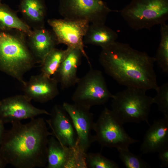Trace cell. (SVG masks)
<instances>
[{
	"label": "cell",
	"instance_id": "7c38bea8",
	"mask_svg": "<svg viewBox=\"0 0 168 168\" xmlns=\"http://www.w3.org/2000/svg\"><path fill=\"white\" fill-rule=\"evenodd\" d=\"M50 119L46 120L53 136L62 145L71 147L77 145V136L71 120L63 108L57 105L53 107Z\"/></svg>",
	"mask_w": 168,
	"mask_h": 168
},
{
	"label": "cell",
	"instance_id": "30bf717a",
	"mask_svg": "<svg viewBox=\"0 0 168 168\" xmlns=\"http://www.w3.org/2000/svg\"><path fill=\"white\" fill-rule=\"evenodd\" d=\"M62 106L70 117L77 136V145L86 153L91 144L95 141L91 135L94 122L90 108L75 103L67 102Z\"/></svg>",
	"mask_w": 168,
	"mask_h": 168
},
{
	"label": "cell",
	"instance_id": "5b68a950",
	"mask_svg": "<svg viewBox=\"0 0 168 168\" xmlns=\"http://www.w3.org/2000/svg\"><path fill=\"white\" fill-rule=\"evenodd\" d=\"M121 15L132 29H150L168 19V0H134Z\"/></svg>",
	"mask_w": 168,
	"mask_h": 168
},
{
	"label": "cell",
	"instance_id": "ffe728a7",
	"mask_svg": "<svg viewBox=\"0 0 168 168\" xmlns=\"http://www.w3.org/2000/svg\"><path fill=\"white\" fill-rule=\"evenodd\" d=\"M16 29L29 35L32 30L7 5L0 3V30Z\"/></svg>",
	"mask_w": 168,
	"mask_h": 168
},
{
	"label": "cell",
	"instance_id": "9a60e30c",
	"mask_svg": "<svg viewBox=\"0 0 168 168\" xmlns=\"http://www.w3.org/2000/svg\"><path fill=\"white\" fill-rule=\"evenodd\" d=\"M168 145V117L155 120L147 131L140 147L142 154L158 152Z\"/></svg>",
	"mask_w": 168,
	"mask_h": 168
},
{
	"label": "cell",
	"instance_id": "277c9868",
	"mask_svg": "<svg viewBox=\"0 0 168 168\" xmlns=\"http://www.w3.org/2000/svg\"><path fill=\"white\" fill-rule=\"evenodd\" d=\"M145 90L132 87L114 95L112 98V110L121 123H140L148 121L153 98Z\"/></svg>",
	"mask_w": 168,
	"mask_h": 168
},
{
	"label": "cell",
	"instance_id": "d6986e66",
	"mask_svg": "<svg viewBox=\"0 0 168 168\" xmlns=\"http://www.w3.org/2000/svg\"><path fill=\"white\" fill-rule=\"evenodd\" d=\"M117 33L105 24L90 23L84 36V44L99 46L102 48L115 42Z\"/></svg>",
	"mask_w": 168,
	"mask_h": 168
},
{
	"label": "cell",
	"instance_id": "603a6c76",
	"mask_svg": "<svg viewBox=\"0 0 168 168\" xmlns=\"http://www.w3.org/2000/svg\"><path fill=\"white\" fill-rule=\"evenodd\" d=\"M119 157L127 168H147L150 165L142 159L139 156L131 153L128 148L117 149Z\"/></svg>",
	"mask_w": 168,
	"mask_h": 168
},
{
	"label": "cell",
	"instance_id": "484cf974",
	"mask_svg": "<svg viewBox=\"0 0 168 168\" xmlns=\"http://www.w3.org/2000/svg\"><path fill=\"white\" fill-rule=\"evenodd\" d=\"M161 167H168V145L161 148L158 152Z\"/></svg>",
	"mask_w": 168,
	"mask_h": 168
},
{
	"label": "cell",
	"instance_id": "44dd1931",
	"mask_svg": "<svg viewBox=\"0 0 168 168\" xmlns=\"http://www.w3.org/2000/svg\"><path fill=\"white\" fill-rule=\"evenodd\" d=\"M67 51L54 48L45 57L41 63V73L50 77L56 73L63 62Z\"/></svg>",
	"mask_w": 168,
	"mask_h": 168
},
{
	"label": "cell",
	"instance_id": "4316f807",
	"mask_svg": "<svg viewBox=\"0 0 168 168\" xmlns=\"http://www.w3.org/2000/svg\"><path fill=\"white\" fill-rule=\"evenodd\" d=\"M4 124L2 121L0 120V143L2 140L5 131Z\"/></svg>",
	"mask_w": 168,
	"mask_h": 168
},
{
	"label": "cell",
	"instance_id": "4fadbf2b",
	"mask_svg": "<svg viewBox=\"0 0 168 168\" xmlns=\"http://www.w3.org/2000/svg\"><path fill=\"white\" fill-rule=\"evenodd\" d=\"M58 83L54 77H49L41 73L32 76L23 86L24 94L31 100L47 102L59 94Z\"/></svg>",
	"mask_w": 168,
	"mask_h": 168
},
{
	"label": "cell",
	"instance_id": "ac0fdd59",
	"mask_svg": "<svg viewBox=\"0 0 168 168\" xmlns=\"http://www.w3.org/2000/svg\"><path fill=\"white\" fill-rule=\"evenodd\" d=\"M20 8L25 22L31 28L44 27L46 10L42 0H21Z\"/></svg>",
	"mask_w": 168,
	"mask_h": 168
},
{
	"label": "cell",
	"instance_id": "f1b7e54d",
	"mask_svg": "<svg viewBox=\"0 0 168 168\" xmlns=\"http://www.w3.org/2000/svg\"><path fill=\"white\" fill-rule=\"evenodd\" d=\"M1 0H0V1H1Z\"/></svg>",
	"mask_w": 168,
	"mask_h": 168
},
{
	"label": "cell",
	"instance_id": "2e32d148",
	"mask_svg": "<svg viewBox=\"0 0 168 168\" xmlns=\"http://www.w3.org/2000/svg\"><path fill=\"white\" fill-rule=\"evenodd\" d=\"M76 146L68 147L61 144L53 136L48 143V168H73Z\"/></svg>",
	"mask_w": 168,
	"mask_h": 168
},
{
	"label": "cell",
	"instance_id": "6da1fadb",
	"mask_svg": "<svg viewBox=\"0 0 168 168\" xmlns=\"http://www.w3.org/2000/svg\"><path fill=\"white\" fill-rule=\"evenodd\" d=\"M0 143V154L7 163L17 168L46 166L49 131L46 120L33 118L28 123H12Z\"/></svg>",
	"mask_w": 168,
	"mask_h": 168
},
{
	"label": "cell",
	"instance_id": "cb8c5ba5",
	"mask_svg": "<svg viewBox=\"0 0 168 168\" xmlns=\"http://www.w3.org/2000/svg\"><path fill=\"white\" fill-rule=\"evenodd\" d=\"M86 161L87 168H118L119 167L114 161L103 156L100 153H86Z\"/></svg>",
	"mask_w": 168,
	"mask_h": 168
},
{
	"label": "cell",
	"instance_id": "e0dca14e",
	"mask_svg": "<svg viewBox=\"0 0 168 168\" xmlns=\"http://www.w3.org/2000/svg\"><path fill=\"white\" fill-rule=\"evenodd\" d=\"M27 37L29 48L36 62L41 63L57 44L54 34L44 27L34 29Z\"/></svg>",
	"mask_w": 168,
	"mask_h": 168
},
{
	"label": "cell",
	"instance_id": "83f0119b",
	"mask_svg": "<svg viewBox=\"0 0 168 168\" xmlns=\"http://www.w3.org/2000/svg\"><path fill=\"white\" fill-rule=\"evenodd\" d=\"M8 164L0 154V168H4Z\"/></svg>",
	"mask_w": 168,
	"mask_h": 168
},
{
	"label": "cell",
	"instance_id": "9c48e42d",
	"mask_svg": "<svg viewBox=\"0 0 168 168\" xmlns=\"http://www.w3.org/2000/svg\"><path fill=\"white\" fill-rule=\"evenodd\" d=\"M48 23L51 27L57 44H63L67 47L80 50L91 67L89 58L84 49L83 39L90 23L85 20L51 19Z\"/></svg>",
	"mask_w": 168,
	"mask_h": 168
},
{
	"label": "cell",
	"instance_id": "7a4b0ae2",
	"mask_svg": "<svg viewBox=\"0 0 168 168\" xmlns=\"http://www.w3.org/2000/svg\"><path fill=\"white\" fill-rule=\"evenodd\" d=\"M99 62L105 72L119 84L145 91L157 90L154 57L115 41L102 48Z\"/></svg>",
	"mask_w": 168,
	"mask_h": 168
},
{
	"label": "cell",
	"instance_id": "8fae6325",
	"mask_svg": "<svg viewBox=\"0 0 168 168\" xmlns=\"http://www.w3.org/2000/svg\"><path fill=\"white\" fill-rule=\"evenodd\" d=\"M24 94L8 97L0 100V120L4 124L33 119L42 114L50 115L46 110L34 106Z\"/></svg>",
	"mask_w": 168,
	"mask_h": 168
},
{
	"label": "cell",
	"instance_id": "3957f363",
	"mask_svg": "<svg viewBox=\"0 0 168 168\" xmlns=\"http://www.w3.org/2000/svg\"><path fill=\"white\" fill-rule=\"evenodd\" d=\"M27 35L16 29L0 30V70L24 85V76L36 61L28 44Z\"/></svg>",
	"mask_w": 168,
	"mask_h": 168
},
{
	"label": "cell",
	"instance_id": "d4e9b609",
	"mask_svg": "<svg viewBox=\"0 0 168 168\" xmlns=\"http://www.w3.org/2000/svg\"><path fill=\"white\" fill-rule=\"evenodd\" d=\"M156 91V95L153 98V103L157 105L159 110L164 117H168V83L159 86Z\"/></svg>",
	"mask_w": 168,
	"mask_h": 168
},
{
	"label": "cell",
	"instance_id": "5bb4252c",
	"mask_svg": "<svg viewBox=\"0 0 168 168\" xmlns=\"http://www.w3.org/2000/svg\"><path fill=\"white\" fill-rule=\"evenodd\" d=\"M65 57L53 76L63 89H68L77 84L78 67L81 64L83 54L79 49L67 47Z\"/></svg>",
	"mask_w": 168,
	"mask_h": 168
},
{
	"label": "cell",
	"instance_id": "ba28073f",
	"mask_svg": "<svg viewBox=\"0 0 168 168\" xmlns=\"http://www.w3.org/2000/svg\"><path fill=\"white\" fill-rule=\"evenodd\" d=\"M112 11L102 0H59V12L65 19L105 24Z\"/></svg>",
	"mask_w": 168,
	"mask_h": 168
},
{
	"label": "cell",
	"instance_id": "8992f818",
	"mask_svg": "<svg viewBox=\"0 0 168 168\" xmlns=\"http://www.w3.org/2000/svg\"><path fill=\"white\" fill-rule=\"evenodd\" d=\"M112 110L105 107L97 120L94 122L93 130L95 141L102 147L128 148L139 141L132 138L126 133L123 126Z\"/></svg>",
	"mask_w": 168,
	"mask_h": 168
},
{
	"label": "cell",
	"instance_id": "7402d4cb",
	"mask_svg": "<svg viewBox=\"0 0 168 168\" xmlns=\"http://www.w3.org/2000/svg\"><path fill=\"white\" fill-rule=\"evenodd\" d=\"M161 40L159 47L154 57L162 72H168V25L166 23L161 25Z\"/></svg>",
	"mask_w": 168,
	"mask_h": 168
},
{
	"label": "cell",
	"instance_id": "52a82bcc",
	"mask_svg": "<svg viewBox=\"0 0 168 168\" xmlns=\"http://www.w3.org/2000/svg\"><path fill=\"white\" fill-rule=\"evenodd\" d=\"M72 96L74 103L91 108L103 105L114 95L109 90L102 72L91 67L83 77L79 78Z\"/></svg>",
	"mask_w": 168,
	"mask_h": 168
}]
</instances>
